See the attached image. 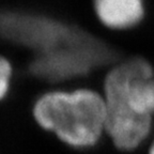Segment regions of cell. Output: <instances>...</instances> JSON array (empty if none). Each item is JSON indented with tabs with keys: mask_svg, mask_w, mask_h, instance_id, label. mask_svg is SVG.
Returning a JSON list of instances; mask_svg holds the SVG:
<instances>
[{
	"mask_svg": "<svg viewBox=\"0 0 154 154\" xmlns=\"http://www.w3.org/2000/svg\"><path fill=\"white\" fill-rule=\"evenodd\" d=\"M106 105H123L144 116L154 115L153 69L142 58L116 66L105 79Z\"/></svg>",
	"mask_w": 154,
	"mask_h": 154,
	"instance_id": "obj_3",
	"label": "cell"
},
{
	"mask_svg": "<svg viewBox=\"0 0 154 154\" xmlns=\"http://www.w3.org/2000/svg\"><path fill=\"white\" fill-rule=\"evenodd\" d=\"M97 17L111 29L135 26L143 17V0H94Z\"/></svg>",
	"mask_w": 154,
	"mask_h": 154,
	"instance_id": "obj_6",
	"label": "cell"
},
{
	"mask_svg": "<svg viewBox=\"0 0 154 154\" xmlns=\"http://www.w3.org/2000/svg\"><path fill=\"white\" fill-rule=\"evenodd\" d=\"M33 117L66 144L86 149L95 146L105 130V99L87 89L48 92L35 102Z\"/></svg>",
	"mask_w": 154,
	"mask_h": 154,
	"instance_id": "obj_1",
	"label": "cell"
},
{
	"mask_svg": "<svg viewBox=\"0 0 154 154\" xmlns=\"http://www.w3.org/2000/svg\"><path fill=\"white\" fill-rule=\"evenodd\" d=\"M149 154H154V141L152 143L151 148H150V151H149Z\"/></svg>",
	"mask_w": 154,
	"mask_h": 154,
	"instance_id": "obj_8",
	"label": "cell"
},
{
	"mask_svg": "<svg viewBox=\"0 0 154 154\" xmlns=\"http://www.w3.org/2000/svg\"><path fill=\"white\" fill-rule=\"evenodd\" d=\"M12 77V65L7 58L0 56V101L7 96Z\"/></svg>",
	"mask_w": 154,
	"mask_h": 154,
	"instance_id": "obj_7",
	"label": "cell"
},
{
	"mask_svg": "<svg viewBox=\"0 0 154 154\" xmlns=\"http://www.w3.org/2000/svg\"><path fill=\"white\" fill-rule=\"evenodd\" d=\"M92 38L76 33L71 40L49 51H42L32 61L30 71L48 82H60L87 74L108 62L110 54Z\"/></svg>",
	"mask_w": 154,
	"mask_h": 154,
	"instance_id": "obj_2",
	"label": "cell"
},
{
	"mask_svg": "<svg viewBox=\"0 0 154 154\" xmlns=\"http://www.w3.org/2000/svg\"><path fill=\"white\" fill-rule=\"evenodd\" d=\"M152 117L138 113L122 105H106L105 130L121 150L136 149L148 137Z\"/></svg>",
	"mask_w": 154,
	"mask_h": 154,
	"instance_id": "obj_5",
	"label": "cell"
},
{
	"mask_svg": "<svg viewBox=\"0 0 154 154\" xmlns=\"http://www.w3.org/2000/svg\"><path fill=\"white\" fill-rule=\"evenodd\" d=\"M75 33L49 19L0 11V38L35 48L41 53L60 46Z\"/></svg>",
	"mask_w": 154,
	"mask_h": 154,
	"instance_id": "obj_4",
	"label": "cell"
}]
</instances>
